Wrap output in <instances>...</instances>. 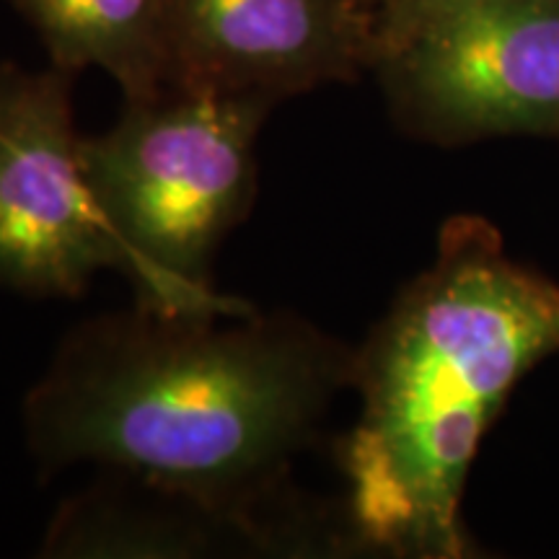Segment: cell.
<instances>
[{"instance_id":"ba28073f","label":"cell","mask_w":559,"mask_h":559,"mask_svg":"<svg viewBox=\"0 0 559 559\" xmlns=\"http://www.w3.org/2000/svg\"><path fill=\"white\" fill-rule=\"evenodd\" d=\"M50 62L79 75L99 68L120 83L124 102L166 88V0H11Z\"/></svg>"},{"instance_id":"30bf717a","label":"cell","mask_w":559,"mask_h":559,"mask_svg":"<svg viewBox=\"0 0 559 559\" xmlns=\"http://www.w3.org/2000/svg\"><path fill=\"white\" fill-rule=\"evenodd\" d=\"M349 3H353L355 9H360V11L370 13V16L376 19V24H379V16H381V11L386 9V5H389V0H349Z\"/></svg>"},{"instance_id":"52a82bcc","label":"cell","mask_w":559,"mask_h":559,"mask_svg":"<svg viewBox=\"0 0 559 559\" xmlns=\"http://www.w3.org/2000/svg\"><path fill=\"white\" fill-rule=\"evenodd\" d=\"M132 487L94 489L60 510L45 549L55 557L205 555V549L319 547L306 510L218 506L128 477Z\"/></svg>"},{"instance_id":"3957f363","label":"cell","mask_w":559,"mask_h":559,"mask_svg":"<svg viewBox=\"0 0 559 559\" xmlns=\"http://www.w3.org/2000/svg\"><path fill=\"white\" fill-rule=\"evenodd\" d=\"M272 107L262 96L169 86L124 102L115 128L83 138L91 194L140 309H251L213 290L210 264L254 202V148Z\"/></svg>"},{"instance_id":"7a4b0ae2","label":"cell","mask_w":559,"mask_h":559,"mask_svg":"<svg viewBox=\"0 0 559 559\" xmlns=\"http://www.w3.org/2000/svg\"><path fill=\"white\" fill-rule=\"evenodd\" d=\"M557 353L559 285L510 260L479 215L445 221L436 260L355 355L360 417L342 445L355 539L394 557H464L461 498L481 438Z\"/></svg>"},{"instance_id":"277c9868","label":"cell","mask_w":559,"mask_h":559,"mask_svg":"<svg viewBox=\"0 0 559 559\" xmlns=\"http://www.w3.org/2000/svg\"><path fill=\"white\" fill-rule=\"evenodd\" d=\"M396 122L440 145L559 140V0H487L425 19L373 66Z\"/></svg>"},{"instance_id":"8992f818","label":"cell","mask_w":559,"mask_h":559,"mask_svg":"<svg viewBox=\"0 0 559 559\" xmlns=\"http://www.w3.org/2000/svg\"><path fill=\"white\" fill-rule=\"evenodd\" d=\"M379 24L349 0H166V88L283 102L355 81Z\"/></svg>"},{"instance_id":"9c48e42d","label":"cell","mask_w":559,"mask_h":559,"mask_svg":"<svg viewBox=\"0 0 559 559\" xmlns=\"http://www.w3.org/2000/svg\"><path fill=\"white\" fill-rule=\"evenodd\" d=\"M472 3H487V0H389V5L379 16V52L386 41L402 37L404 32L423 24L425 19Z\"/></svg>"},{"instance_id":"6da1fadb","label":"cell","mask_w":559,"mask_h":559,"mask_svg":"<svg viewBox=\"0 0 559 559\" xmlns=\"http://www.w3.org/2000/svg\"><path fill=\"white\" fill-rule=\"evenodd\" d=\"M355 353L293 313H107L62 340L29 391L39 466L96 464L249 510H304L290 464L317 436Z\"/></svg>"},{"instance_id":"5b68a950","label":"cell","mask_w":559,"mask_h":559,"mask_svg":"<svg viewBox=\"0 0 559 559\" xmlns=\"http://www.w3.org/2000/svg\"><path fill=\"white\" fill-rule=\"evenodd\" d=\"M73 73L0 66V283L73 298L117 270L73 122Z\"/></svg>"}]
</instances>
